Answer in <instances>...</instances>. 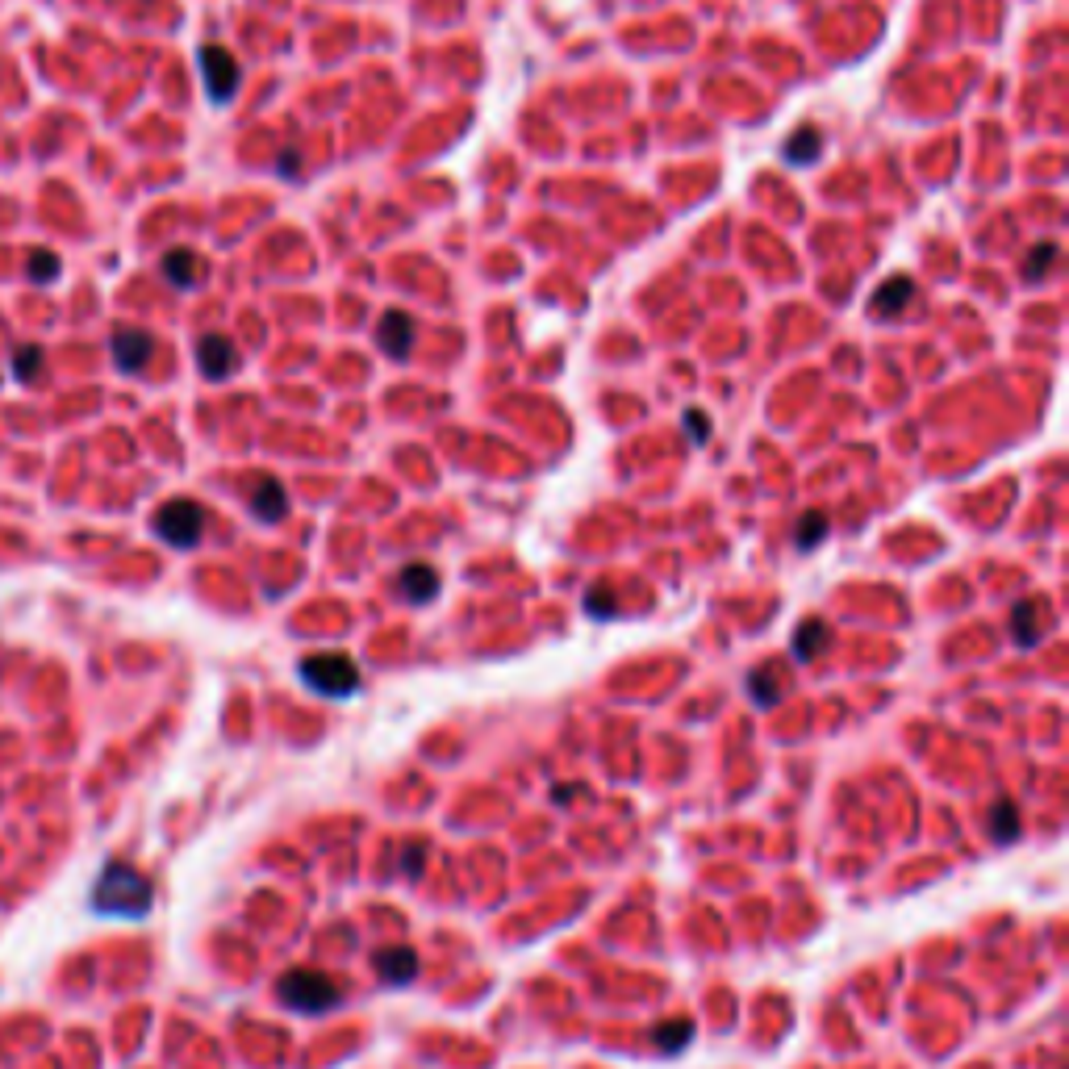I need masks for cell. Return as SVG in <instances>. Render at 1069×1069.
I'll use <instances>...</instances> for the list:
<instances>
[{"mask_svg": "<svg viewBox=\"0 0 1069 1069\" xmlns=\"http://www.w3.org/2000/svg\"><path fill=\"white\" fill-rule=\"evenodd\" d=\"M155 902V886L147 873H138L134 865L109 861L92 886V911L105 919H142Z\"/></svg>", "mask_w": 1069, "mask_h": 1069, "instance_id": "1", "label": "cell"}, {"mask_svg": "<svg viewBox=\"0 0 1069 1069\" xmlns=\"http://www.w3.org/2000/svg\"><path fill=\"white\" fill-rule=\"evenodd\" d=\"M276 994L280 1003L289 1011H301V1015H326L343 999V986L335 978H326L318 969H289L284 978L276 982Z\"/></svg>", "mask_w": 1069, "mask_h": 1069, "instance_id": "2", "label": "cell"}, {"mask_svg": "<svg viewBox=\"0 0 1069 1069\" xmlns=\"http://www.w3.org/2000/svg\"><path fill=\"white\" fill-rule=\"evenodd\" d=\"M297 673H301V681L310 685L314 694H322V698H351L355 690H360V669H355V660L335 656V652L305 656Z\"/></svg>", "mask_w": 1069, "mask_h": 1069, "instance_id": "3", "label": "cell"}, {"mask_svg": "<svg viewBox=\"0 0 1069 1069\" xmlns=\"http://www.w3.org/2000/svg\"><path fill=\"white\" fill-rule=\"evenodd\" d=\"M155 535L180 552L197 548L205 535V510L197 502H188V497H172V502H163L155 510Z\"/></svg>", "mask_w": 1069, "mask_h": 1069, "instance_id": "4", "label": "cell"}, {"mask_svg": "<svg viewBox=\"0 0 1069 1069\" xmlns=\"http://www.w3.org/2000/svg\"><path fill=\"white\" fill-rule=\"evenodd\" d=\"M201 76H205V88H209V101L213 105H226L234 92H239V63H234V55L226 51V46L218 42H209L205 51H201Z\"/></svg>", "mask_w": 1069, "mask_h": 1069, "instance_id": "5", "label": "cell"}, {"mask_svg": "<svg viewBox=\"0 0 1069 1069\" xmlns=\"http://www.w3.org/2000/svg\"><path fill=\"white\" fill-rule=\"evenodd\" d=\"M109 355H113V364L122 368V372H142L151 364V355H155V339H151V330H138V326H117L113 330V339H109Z\"/></svg>", "mask_w": 1069, "mask_h": 1069, "instance_id": "6", "label": "cell"}, {"mask_svg": "<svg viewBox=\"0 0 1069 1069\" xmlns=\"http://www.w3.org/2000/svg\"><path fill=\"white\" fill-rule=\"evenodd\" d=\"M376 965V978L385 986H410L418 978V953L410 944H393V948H380L372 957Z\"/></svg>", "mask_w": 1069, "mask_h": 1069, "instance_id": "7", "label": "cell"}, {"mask_svg": "<svg viewBox=\"0 0 1069 1069\" xmlns=\"http://www.w3.org/2000/svg\"><path fill=\"white\" fill-rule=\"evenodd\" d=\"M234 360H239V351L226 335H205L197 343V368L205 380H226L234 372Z\"/></svg>", "mask_w": 1069, "mask_h": 1069, "instance_id": "8", "label": "cell"}, {"mask_svg": "<svg viewBox=\"0 0 1069 1069\" xmlns=\"http://www.w3.org/2000/svg\"><path fill=\"white\" fill-rule=\"evenodd\" d=\"M376 343H380V351H385L389 360L410 355V347H414V318L401 314V310H389L385 318H380V326H376Z\"/></svg>", "mask_w": 1069, "mask_h": 1069, "instance_id": "9", "label": "cell"}, {"mask_svg": "<svg viewBox=\"0 0 1069 1069\" xmlns=\"http://www.w3.org/2000/svg\"><path fill=\"white\" fill-rule=\"evenodd\" d=\"M397 589H401V598L422 606V602H431L435 593H439V573L431 564H410V568H401V577H397Z\"/></svg>", "mask_w": 1069, "mask_h": 1069, "instance_id": "10", "label": "cell"}, {"mask_svg": "<svg viewBox=\"0 0 1069 1069\" xmlns=\"http://www.w3.org/2000/svg\"><path fill=\"white\" fill-rule=\"evenodd\" d=\"M251 510H255V518H264V522H280L284 514H289V493H284L280 481L259 477L255 489H251Z\"/></svg>", "mask_w": 1069, "mask_h": 1069, "instance_id": "11", "label": "cell"}, {"mask_svg": "<svg viewBox=\"0 0 1069 1069\" xmlns=\"http://www.w3.org/2000/svg\"><path fill=\"white\" fill-rule=\"evenodd\" d=\"M911 297H915V280L911 276H890L882 289L873 293V314L877 318H894Z\"/></svg>", "mask_w": 1069, "mask_h": 1069, "instance_id": "12", "label": "cell"}, {"mask_svg": "<svg viewBox=\"0 0 1069 1069\" xmlns=\"http://www.w3.org/2000/svg\"><path fill=\"white\" fill-rule=\"evenodd\" d=\"M163 276H168V284H176V289H193L201 280V259L188 247H176V251L163 255Z\"/></svg>", "mask_w": 1069, "mask_h": 1069, "instance_id": "13", "label": "cell"}, {"mask_svg": "<svg viewBox=\"0 0 1069 1069\" xmlns=\"http://www.w3.org/2000/svg\"><path fill=\"white\" fill-rule=\"evenodd\" d=\"M823 648H827V623H823V619L802 623V627L794 631V639H790V652H794V660H802V664H811Z\"/></svg>", "mask_w": 1069, "mask_h": 1069, "instance_id": "14", "label": "cell"}, {"mask_svg": "<svg viewBox=\"0 0 1069 1069\" xmlns=\"http://www.w3.org/2000/svg\"><path fill=\"white\" fill-rule=\"evenodd\" d=\"M990 836L999 840V844H1015L1019 840V806L999 798L990 806Z\"/></svg>", "mask_w": 1069, "mask_h": 1069, "instance_id": "15", "label": "cell"}, {"mask_svg": "<svg viewBox=\"0 0 1069 1069\" xmlns=\"http://www.w3.org/2000/svg\"><path fill=\"white\" fill-rule=\"evenodd\" d=\"M819 151H823V134L815 126H802V130H794L786 138V159L790 163H815Z\"/></svg>", "mask_w": 1069, "mask_h": 1069, "instance_id": "16", "label": "cell"}, {"mask_svg": "<svg viewBox=\"0 0 1069 1069\" xmlns=\"http://www.w3.org/2000/svg\"><path fill=\"white\" fill-rule=\"evenodd\" d=\"M690 1036H694V1024L690 1019H673V1024H660L656 1032H652V1044L660 1053H681L685 1044H690Z\"/></svg>", "mask_w": 1069, "mask_h": 1069, "instance_id": "17", "label": "cell"}, {"mask_svg": "<svg viewBox=\"0 0 1069 1069\" xmlns=\"http://www.w3.org/2000/svg\"><path fill=\"white\" fill-rule=\"evenodd\" d=\"M1011 635H1015L1019 648H1032L1036 644V635H1040V627H1036V602H1019L1011 610Z\"/></svg>", "mask_w": 1069, "mask_h": 1069, "instance_id": "18", "label": "cell"}, {"mask_svg": "<svg viewBox=\"0 0 1069 1069\" xmlns=\"http://www.w3.org/2000/svg\"><path fill=\"white\" fill-rule=\"evenodd\" d=\"M827 539V518L819 514V510H811V514H802V522H798V531H794V548L798 552H811V548H819V543Z\"/></svg>", "mask_w": 1069, "mask_h": 1069, "instance_id": "19", "label": "cell"}, {"mask_svg": "<svg viewBox=\"0 0 1069 1069\" xmlns=\"http://www.w3.org/2000/svg\"><path fill=\"white\" fill-rule=\"evenodd\" d=\"M748 694L756 706H769V702H781V681L773 669H752L748 673Z\"/></svg>", "mask_w": 1069, "mask_h": 1069, "instance_id": "20", "label": "cell"}, {"mask_svg": "<svg viewBox=\"0 0 1069 1069\" xmlns=\"http://www.w3.org/2000/svg\"><path fill=\"white\" fill-rule=\"evenodd\" d=\"M13 376L21 380V385H34V380L42 376V347H21L17 351V360H13Z\"/></svg>", "mask_w": 1069, "mask_h": 1069, "instance_id": "21", "label": "cell"}, {"mask_svg": "<svg viewBox=\"0 0 1069 1069\" xmlns=\"http://www.w3.org/2000/svg\"><path fill=\"white\" fill-rule=\"evenodd\" d=\"M1053 259H1057V243H1040V247H1032L1028 259H1024V276H1028V280H1040L1044 272L1053 268Z\"/></svg>", "mask_w": 1069, "mask_h": 1069, "instance_id": "22", "label": "cell"}, {"mask_svg": "<svg viewBox=\"0 0 1069 1069\" xmlns=\"http://www.w3.org/2000/svg\"><path fill=\"white\" fill-rule=\"evenodd\" d=\"M55 276H59V259L51 251H34L30 255V280L46 284V280H55Z\"/></svg>", "mask_w": 1069, "mask_h": 1069, "instance_id": "23", "label": "cell"}, {"mask_svg": "<svg viewBox=\"0 0 1069 1069\" xmlns=\"http://www.w3.org/2000/svg\"><path fill=\"white\" fill-rule=\"evenodd\" d=\"M585 610H589V614H602V619H610V614L619 610V602H614V593H610V589H589V593H585Z\"/></svg>", "mask_w": 1069, "mask_h": 1069, "instance_id": "24", "label": "cell"}, {"mask_svg": "<svg viewBox=\"0 0 1069 1069\" xmlns=\"http://www.w3.org/2000/svg\"><path fill=\"white\" fill-rule=\"evenodd\" d=\"M685 431H690L694 439H706V435H710L706 414H702V410H685Z\"/></svg>", "mask_w": 1069, "mask_h": 1069, "instance_id": "25", "label": "cell"}, {"mask_svg": "<svg viewBox=\"0 0 1069 1069\" xmlns=\"http://www.w3.org/2000/svg\"><path fill=\"white\" fill-rule=\"evenodd\" d=\"M422 852H426L422 844H410V848H406V873H410V877L422 873Z\"/></svg>", "mask_w": 1069, "mask_h": 1069, "instance_id": "26", "label": "cell"}]
</instances>
